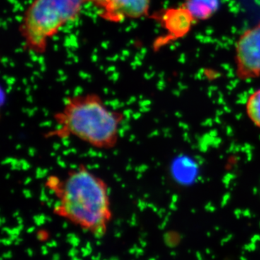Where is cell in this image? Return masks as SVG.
I'll return each mask as SVG.
<instances>
[{
    "label": "cell",
    "instance_id": "1",
    "mask_svg": "<svg viewBox=\"0 0 260 260\" xmlns=\"http://www.w3.org/2000/svg\"><path fill=\"white\" fill-rule=\"evenodd\" d=\"M46 186L55 196L54 213L80 229L102 237L112 218L106 181L83 165L64 178L51 176Z\"/></svg>",
    "mask_w": 260,
    "mask_h": 260
},
{
    "label": "cell",
    "instance_id": "2",
    "mask_svg": "<svg viewBox=\"0 0 260 260\" xmlns=\"http://www.w3.org/2000/svg\"><path fill=\"white\" fill-rule=\"evenodd\" d=\"M123 119L121 113L109 109L97 94L74 95L54 115L55 127L47 137H74L94 148L107 150L117 144Z\"/></svg>",
    "mask_w": 260,
    "mask_h": 260
},
{
    "label": "cell",
    "instance_id": "3",
    "mask_svg": "<svg viewBox=\"0 0 260 260\" xmlns=\"http://www.w3.org/2000/svg\"><path fill=\"white\" fill-rule=\"evenodd\" d=\"M86 0H32L20 23L27 50L44 54L51 38L80 16Z\"/></svg>",
    "mask_w": 260,
    "mask_h": 260
},
{
    "label": "cell",
    "instance_id": "4",
    "mask_svg": "<svg viewBox=\"0 0 260 260\" xmlns=\"http://www.w3.org/2000/svg\"><path fill=\"white\" fill-rule=\"evenodd\" d=\"M236 74L239 80L260 76V22L245 30L235 47Z\"/></svg>",
    "mask_w": 260,
    "mask_h": 260
},
{
    "label": "cell",
    "instance_id": "5",
    "mask_svg": "<svg viewBox=\"0 0 260 260\" xmlns=\"http://www.w3.org/2000/svg\"><path fill=\"white\" fill-rule=\"evenodd\" d=\"M152 18L158 22L167 31L165 36L159 37L154 43L153 47L155 50L173 41L185 37L190 31L195 21L192 15L184 5L160 10L154 13Z\"/></svg>",
    "mask_w": 260,
    "mask_h": 260
},
{
    "label": "cell",
    "instance_id": "6",
    "mask_svg": "<svg viewBox=\"0 0 260 260\" xmlns=\"http://www.w3.org/2000/svg\"><path fill=\"white\" fill-rule=\"evenodd\" d=\"M99 10V16L111 23L143 18L148 15L150 0H86Z\"/></svg>",
    "mask_w": 260,
    "mask_h": 260
},
{
    "label": "cell",
    "instance_id": "7",
    "mask_svg": "<svg viewBox=\"0 0 260 260\" xmlns=\"http://www.w3.org/2000/svg\"><path fill=\"white\" fill-rule=\"evenodd\" d=\"M184 7L197 20H208L213 16L220 7L219 0H184Z\"/></svg>",
    "mask_w": 260,
    "mask_h": 260
},
{
    "label": "cell",
    "instance_id": "8",
    "mask_svg": "<svg viewBox=\"0 0 260 260\" xmlns=\"http://www.w3.org/2000/svg\"><path fill=\"white\" fill-rule=\"evenodd\" d=\"M246 113L251 123L260 129V89L256 90L248 97Z\"/></svg>",
    "mask_w": 260,
    "mask_h": 260
}]
</instances>
